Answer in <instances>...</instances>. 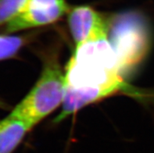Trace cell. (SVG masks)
<instances>
[{
  "label": "cell",
  "mask_w": 154,
  "mask_h": 153,
  "mask_svg": "<svg viewBox=\"0 0 154 153\" xmlns=\"http://www.w3.org/2000/svg\"><path fill=\"white\" fill-rule=\"evenodd\" d=\"M67 23L76 46L88 41L108 38L109 17L88 5L71 7Z\"/></svg>",
  "instance_id": "5"
},
{
  "label": "cell",
  "mask_w": 154,
  "mask_h": 153,
  "mask_svg": "<svg viewBox=\"0 0 154 153\" xmlns=\"http://www.w3.org/2000/svg\"><path fill=\"white\" fill-rule=\"evenodd\" d=\"M27 0H0V27L5 25L17 17Z\"/></svg>",
  "instance_id": "7"
},
{
  "label": "cell",
  "mask_w": 154,
  "mask_h": 153,
  "mask_svg": "<svg viewBox=\"0 0 154 153\" xmlns=\"http://www.w3.org/2000/svg\"><path fill=\"white\" fill-rule=\"evenodd\" d=\"M70 9L66 0H27L20 14L6 26L5 31L14 33L49 25L68 14Z\"/></svg>",
  "instance_id": "4"
},
{
  "label": "cell",
  "mask_w": 154,
  "mask_h": 153,
  "mask_svg": "<svg viewBox=\"0 0 154 153\" xmlns=\"http://www.w3.org/2000/svg\"><path fill=\"white\" fill-rule=\"evenodd\" d=\"M108 41L121 75L132 71L145 60L151 47L152 33L146 15L139 10H128L110 16Z\"/></svg>",
  "instance_id": "2"
},
{
  "label": "cell",
  "mask_w": 154,
  "mask_h": 153,
  "mask_svg": "<svg viewBox=\"0 0 154 153\" xmlns=\"http://www.w3.org/2000/svg\"><path fill=\"white\" fill-rule=\"evenodd\" d=\"M31 130L25 122L11 113L0 120V153H14Z\"/></svg>",
  "instance_id": "6"
},
{
  "label": "cell",
  "mask_w": 154,
  "mask_h": 153,
  "mask_svg": "<svg viewBox=\"0 0 154 153\" xmlns=\"http://www.w3.org/2000/svg\"><path fill=\"white\" fill-rule=\"evenodd\" d=\"M26 39L23 36L0 35V60L15 56L25 44Z\"/></svg>",
  "instance_id": "8"
},
{
  "label": "cell",
  "mask_w": 154,
  "mask_h": 153,
  "mask_svg": "<svg viewBox=\"0 0 154 153\" xmlns=\"http://www.w3.org/2000/svg\"><path fill=\"white\" fill-rule=\"evenodd\" d=\"M64 74L65 103L74 112L118 92L133 91L124 81L117 56L108 38L76 46Z\"/></svg>",
  "instance_id": "1"
},
{
  "label": "cell",
  "mask_w": 154,
  "mask_h": 153,
  "mask_svg": "<svg viewBox=\"0 0 154 153\" xmlns=\"http://www.w3.org/2000/svg\"><path fill=\"white\" fill-rule=\"evenodd\" d=\"M66 90L65 74L57 59L46 60L34 87L10 113L31 129L62 105Z\"/></svg>",
  "instance_id": "3"
}]
</instances>
